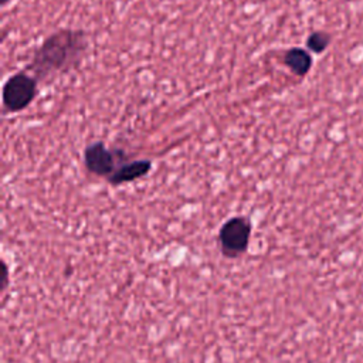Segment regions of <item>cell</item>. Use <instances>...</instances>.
Wrapping results in <instances>:
<instances>
[{"label":"cell","mask_w":363,"mask_h":363,"mask_svg":"<svg viewBox=\"0 0 363 363\" xmlns=\"http://www.w3.org/2000/svg\"><path fill=\"white\" fill-rule=\"evenodd\" d=\"M88 48V37L79 28H61L50 34L34 51L28 69L38 82L77 68Z\"/></svg>","instance_id":"1"},{"label":"cell","mask_w":363,"mask_h":363,"mask_svg":"<svg viewBox=\"0 0 363 363\" xmlns=\"http://www.w3.org/2000/svg\"><path fill=\"white\" fill-rule=\"evenodd\" d=\"M251 221L242 216L230 217L223 223L218 231L220 251L225 258H238L242 255L251 238Z\"/></svg>","instance_id":"3"},{"label":"cell","mask_w":363,"mask_h":363,"mask_svg":"<svg viewBox=\"0 0 363 363\" xmlns=\"http://www.w3.org/2000/svg\"><path fill=\"white\" fill-rule=\"evenodd\" d=\"M11 0H0V3H1V6H7L9 3H10Z\"/></svg>","instance_id":"8"},{"label":"cell","mask_w":363,"mask_h":363,"mask_svg":"<svg viewBox=\"0 0 363 363\" xmlns=\"http://www.w3.org/2000/svg\"><path fill=\"white\" fill-rule=\"evenodd\" d=\"M330 44V34L326 31H312L306 38V48L309 52L322 54Z\"/></svg>","instance_id":"7"},{"label":"cell","mask_w":363,"mask_h":363,"mask_svg":"<svg viewBox=\"0 0 363 363\" xmlns=\"http://www.w3.org/2000/svg\"><path fill=\"white\" fill-rule=\"evenodd\" d=\"M284 64L298 77H305L312 68V55L308 50L292 47L284 54Z\"/></svg>","instance_id":"6"},{"label":"cell","mask_w":363,"mask_h":363,"mask_svg":"<svg viewBox=\"0 0 363 363\" xmlns=\"http://www.w3.org/2000/svg\"><path fill=\"white\" fill-rule=\"evenodd\" d=\"M152 170V162L149 159H136V160H126L122 163L111 177H108V182L113 186L125 184L135 182L138 179H142Z\"/></svg>","instance_id":"5"},{"label":"cell","mask_w":363,"mask_h":363,"mask_svg":"<svg viewBox=\"0 0 363 363\" xmlns=\"http://www.w3.org/2000/svg\"><path fill=\"white\" fill-rule=\"evenodd\" d=\"M126 162L122 150L109 149L102 140L88 145L84 150V163L89 173L95 176L111 177L112 173Z\"/></svg>","instance_id":"4"},{"label":"cell","mask_w":363,"mask_h":363,"mask_svg":"<svg viewBox=\"0 0 363 363\" xmlns=\"http://www.w3.org/2000/svg\"><path fill=\"white\" fill-rule=\"evenodd\" d=\"M38 81L26 71H18L7 78L3 85V106L6 112L16 113L26 109L37 96Z\"/></svg>","instance_id":"2"}]
</instances>
